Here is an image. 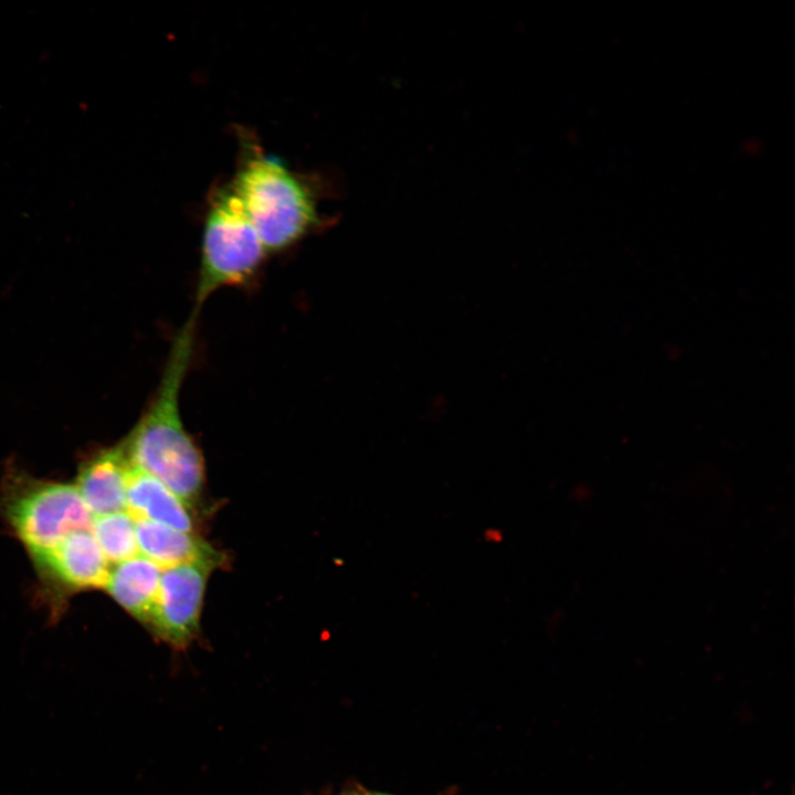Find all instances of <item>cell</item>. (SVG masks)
Returning <instances> with one entry per match:
<instances>
[{
	"label": "cell",
	"mask_w": 795,
	"mask_h": 795,
	"mask_svg": "<svg viewBox=\"0 0 795 795\" xmlns=\"http://www.w3.org/2000/svg\"><path fill=\"white\" fill-rule=\"evenodd\" d=\"M126 511L135 520H150L197 533L194 509L160 480L134 466L127 476Z\"/></svg>",
	"instance_id": "cell-6"
},
{
	"label": "cell",
	"mask_w": 795,
	"mask_h": 795,
	"mask_svg": "<svg viewBox=\"0 0 795 795\" xmlns=\"http://www.w3.org/2000/svg\"><path fill=\"white\" fill-rule=\"evenodd\" d=\"M222 564L195 561L162 569L147 623L155 636L177 649H184L193 642L200 629L209 576Z\"/></svg>",
	"instance_id": "cell-5"
},
{
	"label": "cell",
	"mask_w": 795,
	"mask_h": 795,
	"mask_svg": "<svg viewBox=\"0 0 795 795\" xmlns=\"http://www.w3.org/2000/svg\"><path fill=\"white\" fill-rule=\"evenodd\" d=\"M231 187L267 254L290 247L322 222L310 189L273 157H248Z\"/></svg>",
	"instance_id": "cell-2"
},
{
	"label": "cell",
	"mask_w": 795,
	"mask_h": 795,
	"mask_svg": "<svg viewBox=\"0 0 795 795\" xmlns=\"http://www.w3.org/2000/svg\"><path fill=\"white\" fill-rule=\"evenodd\" d=\"M197 316L193 312L174 337L159 388L123 443L131 466L160 480L192 508L204 489L205 467L184 427L179 401L193 354Z\"/></svg>",
	"instance_id": "cell-1"
},
{
	"label": "cell",
	"mask_w": 795,
	"mask_h": 795,
	"mask_svg": "<svg viewBox=\"0 0 795 795\" xmlns=\"http://www.w3.org/2000/svg\"><path fill=\"white\" fill-rule=\"evenodd\" d=\"M9 518L36 561L52 552L70 534L91 530L94 515L76 487L51 484L15 499Z\"/></svg>",
	"instance_id": "cell-4"
},
{
	"label": "cell",
	"mask_w": 795,
	"mask_h": 795,
	"mask_svg": "<svg viewBox=\"0 0 795 795\" xmlns=\"http://www.w3.org/2000/svg\"><path fill=\"white\" fill-rule=\"evenodd\" d=\"M136 537L139 554L161 569L195 561L223 563L225 559L197 533L150 520H136Z\"/></svg>",
	"instance_id": "cell-9"
},
{
	"label": "cell",
	"mask_w": 795,
	"mask_h": 795,
	"mask_svg": "<svg viewBox=\"0 0 795 795\" xmlns=\"http://www.w3.org/2000/svg\"><path fill=\"white\" fill-rule=\"evenodd\" d=\"M130 467L121 444L99 453L82 468L76 488L94 516L126 511V486Z\"/></svg>",
	"instance_id": "cell-7"
},
{
	"label": "cell",
	"mask_w": 795,
	"mask_h": 795,
	"mask_svg": "<svg viewBox=\"0 0 795 795\" xmlns=\"http://www.w3.org/2000/svg\"><path fill=\"white\" fill-rule=\"evenodd\" d=\"M347 795H357V794H347Z\"/></svg>",
	"instance_id": "cell-13"
},
{
	"label": "cell",
	"mask_w": 795,
	"mask_h": 795,
	"mask_svg": "<svg viewBox=\"0 0 795 795\" xmlns=\"http://www.w3.org/2000/svg\"><path fill=\"white\" fill-rule=\"evenodd\" d=\"M91 531L109 563L139 554L136 520L127 511L94 516Z\"/></svg>",
	"instance_id": "cell-11"
},
{
	"label": "cell",
	"mask_w": 795,
	"mask_h": 795,
	"mask_svg": "<svg viewBox=\"0 0 795 795\" xmlns=\"http://www.w3.org/2000/svg\"><path fill=\"white\" fill-rule=\"evenodd\" d=\"M266 255L233 188L220 189L204 219L194 311L218 289L251 282Z\"/></svg>",
	"instance_id": "cell-3"
},
{
	"label": "cell",
	"mask_w": 795,
	"mask_h": 795,
	"mask_svg": "<svg viewBox=\"0 0 795 795\" xmlns=\"http://www.w3.org/2000/svg\"><path fill=\"white\" fill-rule=\"evenodd\" d=\"M38 563L75 587H105L110 572L109 562L91 530L70 534Z\"/></svg>",
	"instance_id": "cell-8"
},
{
	"label": "cell",
	"mask_w": 795,
	"mask_h": 795,
	"mask_svg": "<svg viewBox=\"0 0 795 795\" xmlns=\"http://www.w3.org/2000/svg\"><path fill=\"white\" fill-rule=\"evenodd\" d=\"M162 569L138 554L110 569L106 589L135 618L147 625L159 589Z\"/></svg>",
	"instance_id": "cell-10"
},
{
	"label": "cell",
	"mask_w": 795,
	"mask_h": 795,
	"mask_svg": "<svg viewBox=\"0 0 795 795\" xmlns=\"http://www.w3.org/2000/svg\"><path fill=\"white\" fill-rule=\"evenodd\" d=\"M368 795H391V794H384V793H371V794H368Z\"/></svg>",
	"instance_id": "cell-12"
}]
</instances>
